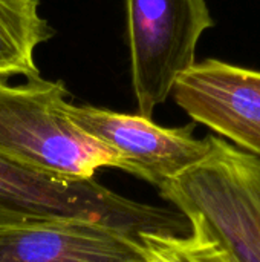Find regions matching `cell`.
<instances>
[{
    "label": "cell",
    "instance_id": "obj_7",
    "mask_svg": "<svg viewBox=\"0 0 260 262\" xmlns=\"http://www.w3.org/2000/svg\"><path fill=\"white\" fill-rule=\"evenodd\" d=\"M0 262H149L139 235L81 220L0 216Z\"/></svg>",
    "mask_w": 260,
    "mask_h": 262
},
{
    "label": "cell",
    "instance_id": "obj_1",
    "mask_svg": "<svg viewBox=\"0 0 260 262\" xmlns=\"http://www.w3.org/2000/svg\"><path fill=\"white\" fill-rule=\"evenodd\" d=\"M63 81L0 80V160L55 180L87 181L100 169L124 170V160L77 127L63 112Z\"/></svg>",
    "mask_w": 260,
    "mask_h": 262
},
{
    "label": "cell",
    "instance_id": "obj_4",
    "mask_svg": "<svg viewBox=\"0 0 260 262\" xmlns=\"http://www.w3.org/2000/svg\"><path fill=\"white\" fill-rule=\"evenodd\" d=\"M126 12L133 94L139 115L152 118L196 63L199 38L215 20L205 0H126Z\"/></svg>",
    "mask_w": 260,
    "mask_h": 262
},
{
    "label": "cell",
    "instance_id": "obj_2",
    "mask_svg": "<svg viewBox=\"0 0 260 262\" xmlns=\"http://www.w3.org/2000/svg\"><path fill=\"white\" fill-rule=\"evenodd\" d=\"M207 138V155L159 192L236 261L260 262V158Z\"/></svg>",
    "mask_w": 260,
    "mask_h": 262
},
{
    "label": "cell",
    "instance_id": "obj_8",
    "mask_svg": "<svg viewBox=\"0 0 260 262\" xmlns=\"http://www.w3.org/2000/svg\"><path fill=\"white\" fill-rule=\"evenodd\" d=\"M54 29L40 14V0H0V80L40 78L37 48Z\"/></svg>",
    "mask_w": 260,
    "mask_h": 262
},
{
    "label": "cell",
    "instance_id": "obj_6",
    "mask_svg": "<svg viewBox=\"0 0 260 262\" xmlns=\"http://www.w3.org/2000/svg\"><path fill=\"white\" fill-rule=\"evenodd\" d=\"M172 95L193 121L260 158V71L207 58L178 77Z\"/></svg>",
    "mask_w": 260,
    "mask_h": 262
},
{
    "label": "cell",
    "instance_id": "obj_3",
    "mask_svg": "<svg viewBox=\"0 0 260 262\" xmlns=\"http://www.w3.org/2000/svg\"><path fill=\"white\" fill-rule=\"evenodd\" d=\"M0 216L93 221L135 235L185 232L182 215L127 200L95 180H55L3 160H0Z\"/></svg>",
    "mask_w": 260,
    "mask_h": 262
},
{
    "label": "cell",
    "instance_id": "obj_9",
    "mask_svg": "<svg viewBox=\"0 0 260 262\" xmlns=\"http://www.w3.org/2000/svg\"><path fill=\"white\" fill-rule=\"evenodd\" d=\"M188 235L139 233V238L155 262H238L219 246L196 221H188Z\"/></svg>",
    "mask_w": 260,
    "mask_h": 262
},
{
    "label": "cell",
    "instance_id": "obj_5",
    "mask_svg": "<svg viewBox=\"0 0 260 262\" xmlns=\"http://www.w3.org/2000/svg\"><path fill=\"white\" fill-rule=\"evenodd\" d=\"M64 115L83 132L113 149L124 160V172L162 189L208 152V138L193 135V126L162 127L143 115L115 112L66 101Z\"/></svg>",
    "mask_w": 260,
    "mask_h": 262
},
{
    "label": "cell",
    "instance_id": "obj_10",
    "mask_svg": "<svg viewBox=\"0 0 260 262\" xmlns=\"http://www.w3.org/2000/svg\"><path fill=\"white\" fill-rule=\"evenodd\" d=\"M149 262H155V261H153V259H152V258L149 256Z\"/></svg>",
    "mask_w": 260,
    "mask_h": 262
}]
</instances>
